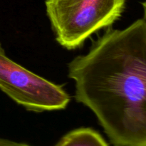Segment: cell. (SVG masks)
I'll list each match as a JSON object with an SVG mask.
<instances>
[{"label": "cell", "mask_w": 146, "mask_h": 146, "mask_svg": "<svg viewBox=\"0 0 146 146\" xmlns=\"http://www.w3.org/2000/svg\"><path fill=\"white\" fill-rule=\"evenodd\" d=\"M77 102L89 108L114 146H146V21L108 28L68 64Z\"/></svg>", "instance_id": "6da1fadb"}, {"label": "cell", "mask_w": 146, "mask_h": 146, "mask_svg": "<svg viewBox=\"0 0 146 146\" xmlns=\"http://www.w3.org/2000/svg\"><path fill=\"white\" fill-rule=\"evenodd\" d=\"M0 146H30L27 144L14 142L9 140L0 138Z\"/></svg>", "instance_id": "5b68a950"}, {"label": "cell", "mask_w": 146, "mask_h": 146, "mask_svg": "<svg viewBox=\"0 0 146 146\" xmlns=\"http://www.w3.org/2000/svg\"><path fill=\"white\" fill-rule=\"evenodd\" d=\"M54 146H109L95 130L80 128L70 131Z\"/></svg>", "instance_id": "277c9868"}, {"label": "cell", "mask_w": 146, "mask_h": 146, "mask_svg": "<svg viewBox=\"0 0 146 146\" xmlns=\"http://www.w3.org/2000/svg\"><path fill=\"white\" fill-rule=\"evenodd\" d=\"M45 4L56 39L61 46L72 50L118 20L125 0H46Z\"/></svg>", "instance_id": "7a4b0ae2"}, {"label": "cell", "mask_w": 146, "mask_h": 146, "mask_svg": "<svg viewBox=\"0 0 146 146\" xmlns=\"http://www.w3.org/2000/svg\"><path fill=\"white\" fill-rule=\"evenodd\" d=\"M0 90L29 111L65 109L70 96L58 85L9 58L0 43Z\"/></svg>", "instance_id": "3957f363"}]
</instances>
